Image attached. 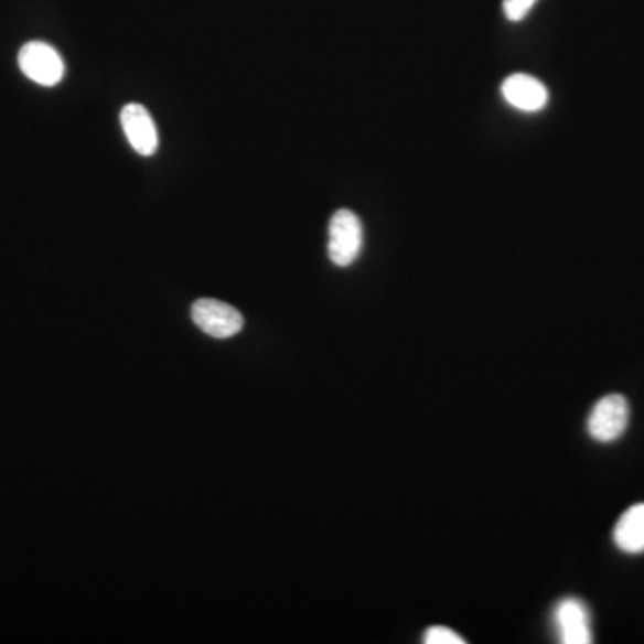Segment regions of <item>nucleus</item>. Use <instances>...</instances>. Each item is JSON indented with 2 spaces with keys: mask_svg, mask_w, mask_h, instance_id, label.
Masks as SVG:
<instances>
[{
  "mask_svg": "<svg viewBox=\"0 0 644 644\" xmlns=\"http://www.w3.org/2000/svg\"><path fill=\"white\" fill-rule=\"evenodd\" d=\"M192 321L206 335L215 339H229L242 332L244 318L232 304L217 299H197L192 304Z\"/></svg>",
  "mask_w": 644,
  "mask_h": 644,
  "instance_id": "obj_3",
  "label": "nucleus"
},
{
  "mask_svg": "<svg viewBox=\"0 0 644 644\" xmlns=\"http://www.w3.org/2000/svg\"><path fill=\"white\" fill-rule=\"evenodd\" d=\"M120 124L131 148L140 157H152L158 151L160 138H158L157 124L146 106L137 105V103L124 106L120 111Z\"/></svg>",
  "mask_w": 644,
  "mask_h": 644,
  "instance_id": "obj_6",
  "label": "nucleus"
},
{
  "mask_svg": "<svg viewBox=\"0 0 644 644\" xmlns=\"http://www.w3.org/2000/svg\"><path fill=\"white\" fill-rule=\"evenodd\" d=\"M536 2L537 0H503V13L511 22H522Z\"/></svg>",
  "mask_w": 644,
  "mask_h": 644,
  "instance_id": "obj_10",
  "label": "nucleus"
},
{
  "mask_svg": "<svg viewBox=\"0 0 644 644\" xmlns=\"http://www.w3.org/2000/svg\"><path fill=\"white\" fill-rule=\"evenodd\" d=\"M502 95L512 108L525 114H537L546 108L550 99L545 83H540L537 77L528 76V74L508 76L503 80Z\"/></svg>",
  "mask_w": 644,
  "mask_h": 644,
  "instance_id": "obj_7",
  "label": "nucleus"
},
{
  "mask_svg": "<svg viewBox=\"0 0 644 644\" xmlns=\"http://www.w3.org/2000/svg\"><path fill=\"white\" fill-rule=\"evenodd\" d=\"M631 422V405L621 394H607L598 399L588 417V433L592 441L609 444L625 433Z\"/></svg>",
  "mask_w": 644,
  "mask_h": 644,
  "instance_id": "obj_2",
  "label": "nucleus"
},
{
  "mask_svg": "<svg viewBox=\"0 0 644 644\" xmlns=\"http://www.w3.org/2000/svg\"><path fill=\"white\" fill-rule=\"evenodd\" d=\"M554 626L562 644H591V612L580 598H562L554 609Z\"/></svg>",
  "mask_w": 644,
  "mask_h": 644,
  "instance_id": "obj_5",
  "label": "nucleus"
},
{
  "mask_svg": "<svg viewBox=\"0 0 644 644\" xmlns=\"http://www.w3.org/2000/svg\"><path fill=\"white\" fill-rule=\"evenodd\" d=\"M19 67L24 76L42 86H56L65 74L60 53L43 42H29L20 49Z\"/></svg>",
  "mask_w": 644,
  "mask_h": 644,
  "instance_id": "obj_4",
  "label": "nucleus"
},
{
  "mask_svg": "<svg viewBox=\"0 0 644 644\" xmlns=\"http://www.w3.org/2000/svg\"><path fill=\"white\" fill-rule=\"evenodd\" d=\"M364 247V228L355 212L342 208L333 214L328 226V256L336 267L355 264Z\"/></svg>",
  "mask_w": 644,
  "mask_h": 644,
  "instance_id": "obj_1",
  "label": "nucleus"
},
{
  "mask_svg": "<svg viewBox=\"0 0 644 644\" xmlns=\"http://www.w3.org/2000/svg\"><path fill=\"white\" fill-rule=\"evenodd\" d=\"M612 539L623 554H644V503H635L621 514Z\"/></svg>",
  "mask_w": 644,
  "mask_h": 644,
  "instance_id": "obj_8",
  "label": "nucleus"
},
{
  "mask_svg": "<svg viewBox=\"0 0 644 644\" xmlns=\"http://www.w3.org/2000/svg\"><path fill=\"white\" fill-rule=\"evenodd\" d=\"M422 643L425 644H464L462 635L451 631L448 626L436 625L430 626L425 635H422Z\"/></svg>",
  "mask_w": 644,
  "mask_h": 644,
  "instance_id": "obj_9",
  "label": "nucleus"
}]
</instances>
